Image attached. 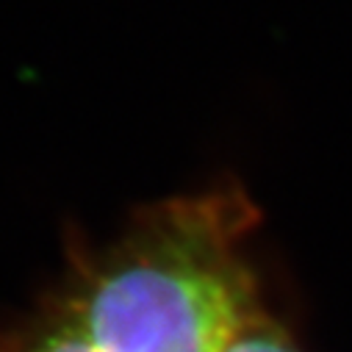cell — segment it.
I'll return each mask as SVG.
<instances>
[{
	"instance_id": "cell-1",
	"label": "cell",
	"mask_w": 352,
	"mask_h": 352,
	"mask_svg": "<svg viewBox=\"0 0 352 352\" xmlns=\"http://www.w3.org/2000/svg\"><path fill=\"white\" fill-rule=\"evenodd\" d=\"M222 352H300L286 327L267 311L255 308L228 338Z\"/></svg>"
}]
</instances>
